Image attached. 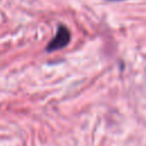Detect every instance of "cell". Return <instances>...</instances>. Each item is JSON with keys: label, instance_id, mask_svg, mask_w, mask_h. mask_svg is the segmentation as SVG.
<instances>
[{"label": "cell", "instance_id": "1", "mask_svg": "<svg viewBox=\"0 0 146 146\" xmlns=\"http://www.w3.org/2000/svg\"><path fill=\"white\" fill-rule=\"evenodd\" d=\"M70 40H71V34H70V31L67 30V27L64 26V25H59L55 38L48 43L46 50L48 52H51V51H55V50H59V49L66 47L68 44Z\"/></svg>", "mask_w": 146, "mask_h": 146}]
</instances>
